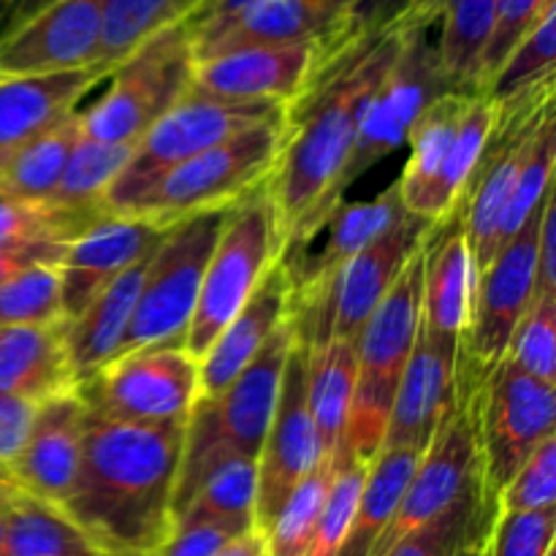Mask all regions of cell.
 Listing matches in <instances>:
<instances>
[{
	"label": "cell",
	"mask_w": 556,
	"mask_h": 556,
	"mask_svg": "<svg viewBox=\"0 0 556 556\" xmlns=\"http://www.w3.org/2000/svg\"><path fill=\"white\" fill-rule=\"evenodd\" d=\"M185 424L112 421L87 407L79 470L60 510L109 556H152L172 535Z\"/></svg>",
	"instance_id": "cell-1"
},
{
	"label": "cell",
	"mask_w": 556,
	"mask_h": 556,
	"mask_svg": "<svg viewBox=\"0 0 556 556\" xmlns=\"http://www.w3.org/2000/svg\"><path fill=\"white\" fill-rule=\"evenodd\" d=\"M405 41V27L348 49L318 81L288 106V139L266 193L280 220L282 250L313 231L331 212V193L356 141L375 90Z\"/></svg>",
	"instance_id": "cell-2"
},
{
	"label": "cell",
	"mask_w": 556,
	"mask_h": 556,
	"mask_svg": "<svg viewBox=\"0 0 556 556\" xmlns=\"http://www.w3.org/2000/svg\"><path fill=\"white\" fill-rule=\"evenodd\" d=\"M291 342L293 324L288 318L231 386L215 396H201L193 405L185 424L182 462L172 503L174 521L217 467L231 459L258 462L280 396Z\"/></svg>",
	"instance_id": "cell-3"
},
{
	"label": "cell",
	"mask_w": 556,
	"mask_h": 556,
	"mask_svg": "<svg viewBox=\"0 0 556 556\" xmlns=\"http://www.w3.org/2000/svg\"><path fill=\"white\" fill-rule=\"evenodd\" d=\"M424 244L356 337V389L342 451L369 465L383 448L391 402L421 329Z\"/></svg>",
	"instance_id": "cell-4"
},
{
	"label": "cell",
	"mask_w": 556,
	"mask_h": 556,
	"mask_svg": "<svg viewBox=\"0 0 556 556\" xmlns=\"http://www.w3.org/2000/svg\"><path fill=\"white\" fill-rule=\"evenodd\" d=\"M286 139L288 112L174 166L119 215L141 217L168 228L185 217L239 204L264 188Z\"/></svg>",
	"instance_id": "cell-5"
},
{
	"label": "cell",
	"mask_w": 556,
	"mask_h": 556,
	"mask_svg": "<svg viewBox=\"0 0 556 556\" xmlns=\"http://www.w3.org/2000/svg\"><path fill=\"white\" fill-rule=\"evenodd\" d=\"M282 233L266 185L231 206L201 280L182 348L199 362L264 277L280 264Z\"/></svg>",
	"instance_id": "cell-6"
},
{
	"label": "cell",
	"mask_w": 556,
	"mask_h": 556,
	"mask_svg": "<svg viewBox=\"0 0 556 556\" xmlns=\"http://www.w3.org/2000/svg\"><path fill=\"white\" fill-rule=\"evenodd\" d=\"M556 386L530 378L503 358L470 396L478 438V494L483 527H492L497 500L527 456L554 434Z\"/></svg>",
	"instance_id": "cell-7"
},
{
	"label": "cell",
	"mask_w": 556,
	"mask_h": 556,
	"mask_svg": "<svg viewBox=\"0 0 556 556\" xmlns=\"http://www.w3.org/2000/svg\"><path fill=\"white\" fill-rule=\"evenodd\" d=\"M228 212L231 206L201 212L166 228L147 261L134 318L119 342L117 356L155 345H182L185 329L199 302L206 264L226 226Z\"/></svg>",
	"instance_id": "cell-8"
},
{
	"label": "cell",
	"mask_w": 556,
	"mask_h": 556,
	"mask_svg": "<svg viewBox=\"0 0 556 556\" xmlns=\"http://www.w3.org/2000/svg\"><path fill=\"white\" fill-rule=\"evenodd\" d=\"M286 112L288 106L275 101H226L188 90L141 136L125 172L106 190L103 204L112 215H119L174 166Z\"/></svg>",
	"instance_id": "cell-9"
},
{
	"label": "cell",
	"mask_w": 556,
	"mask_h": 556,
	"mask_svg": "<svg viewBox=\"0 0 556 556\" xmlns=\"http://www.w3.org/2000/svg\"><path fill=\"white\" fill-rule=\"evenodd\" d=\"M193 65L188 27L174 22L106 76L103 96L79 112L81 136L92 141H139L190 90Z\"/></svg>",
	"instance_id": "cell-10"
},
{
	"label": "cell",
	"mask_w": 556,
	"mask_h": 556,
	"mask_svg": "<svg viewBox=\"0 0 556 556\" xmlns=\"http://www.w3.org/2000/svg\"><path fill=\"white\" fill-rule=\"evenodd\" d=\"M546 199L527 217L514 239L494 255L492 264L478 275L470 324L459 353V405L470 402L483 380L497 369L508 353L516 326L521 324L527 307L535 299L538 233H541Z\"/></svg>",
	"instance_id": "cell-11"
},
{
	"label": "cell",
	"mask_w": 556,
	"mask_h": 556,
	"mask_svg": "<svg viewBox=\"0 0 556 556\" xmlns=\"http://www.w3.org/2000/svg\"><path fill=\"white\" fill-rule=\"evenodd\" d=\"M429 228L432 223L405 212L389 231H383L362 253L353 255L337 271L318 302L291 313V324L299 340L307 348L320 345L331 337L356 340L362 326L367 324L372 309L383 302L407 261L421 250Z\"/></svg>",
	"instance_id": "cell-12"
},
{
	"label": "cell",
	"mask_w": 556,
	"mask_h": 556,
	"mask_svg": "<svg viewBox=\"0 0 556 556\" xmlns=\"http://www.w3.org/2000/svg\"><path fill=\"white\" fill-rule=\"evenodd\" d=\"M429 30L432 27H405V41H402L400 54L391 63L386 79L375 90L362 125H358L356 141H353L345 168L337 177L334 193H331V210L340 201H345V190L356 179H362L375 163H380L405 144L418 114L434 98L451 92L443 74H440L438 47L429 38Z\"/></svg>",
	"instance_id": "cell-13"
},
{
	"label": "cell",
	"mask_w": 556,
	"mask_h": 556,
	"mask_svg": "<svg viewBox=\"0 0 556 556\" xmlns=\"http://www.w3.org/2000/svg\"><path fill=\"white\" fill-rule=\"evenodd\" d=\"M92 413L112 421H188L199 402V362L182 345H155L117 356L76 386Z\"/></svg>",
	"instance_id": "cell-14"
},
{
	"label": "cell",
	"mask_w": 556,
	"mask_h": 556,
	"mask_svg": "<svg viewBox=\"0 0 556 556\" xmlns=\"http://www.w3.org/2000/svg\"><path fill=\"white\" fill-rule=\"evenodd\" d=\"M324 459L307 405V345L293 331L291 351L282 367L280 396L266 432L258 462L255 530L266 532L293 489Z\"/></svg>",
	"instance_id": "cell-15"
},
{
	"label": "cell",
	"mask_w": 556,
	"mask_h": 556,
	"mask_svg": "<svg viewBox=\"0 0 556 556\" xmlns=\"http://www.w3.org/2000/svg\"><path fill=\"white\" fill-rule=\"evenodd\" d=\"M470 492H478V438L472 407L470 402H465L443 418L429 448L418 459L389 527L372 548V556H383L410 532L421 530L454 508Z\"/></svg>",
	"instance_id": "cell-16"
},
{
	"label": "cell",
	"mask_w": 556,
	"mask_h": 556,
	"mask_svg": "<svg viewBox=\"0 0 556 556\" xmlns=\"http://www.w3.org/2000/svg\"><path fill=\"white\" fill-rule=\"evenodd\" d=\"M405 212L394 182L378 199L340 201L313 231L288 244L280 255V266L291 286V313L318 302L337 271L372 239L389 231Z\"/></svg>",
	"instance_id": "cell-17"
},
{
	"label": "cell",
	"mask_w": 556,
	"mask_h": 556,
	"mask_svg": "<svg viewBox=\"0 0 556 556\" xmlns=\"http://www.w3.org/2000/svg\"><path fill=\"white\" fill-rule=\"evenodd\" d=\"M320 65V41L233 49L199 60L190 90L226 101H275L293 106L315 85Z\"/></svg>",
	"instance_id": "cell-18"
},
{
	"label": "cell",
	"mask_w": 556,
	"mask_h": 556,
	"mask_svg": "<svg viewBox=\"0 0 556 556\" xmlns=\"http://www.w3.org/2000/svg\"><path fill=\"white\" fill-rule=\"evenodd\" d=\"M478 269L465 231V210L456 201L424 239L421 331L432 342L459 348L470 324Z\"/></svg>",
	"instance_id": "cell-19"
},
{
	"label": "cell",
	"mask_w": 556,
	"mask_h": 556,
	"mask_svg": "<svg viewBox=\"0 0 556 556\" xmlns=\"http://www.w3.org/2000/svg\"><path fill=\"white\" fill-rule=\"evenodd\" d=\"M103 0H58L0 43V76H41L98 65Z\"/></svg>",
	"instance_id": "cell-20"
},
{
	"label": "cell",
	"mask_w": 556,
	"mask_h": 556,
	"mask_svg": "<svg viewBox=\"0 0 556 556\" xmlns=\"http://www.w3.org/2000/svg\"><path fill=\"white\" fill-rule=\"evenodd\" d=\"M166 228L141 217L106 215L63 248L58 261L63 318L74 320L98 293L157 248Z\"/></svg>",
	"instance_id": "cell-21"
},
{
	"label": "cell",
	"mask_w": 556,
	"mask_h": 556,
	"mask_svg": "<svg viewBox=\"0 0 556 556\" xmlns=\"http://www.w3.org/2000/svg\"><path fill=\"white\" fill-rule=\"evenodd\" d=\"M85 402L79 394H63L36 405L30 432L14 462L0 467L5 481L27 497L63 505L74 489L81 459Z\"/></svg>",
	"instance_id": "cell-22"
},
{
	"label": "cell",
	"mask_w": 556,
	"mask_h": 556,
	"mask_svg": "<svg viewBox=\"0 0 556 556\" xmlns=\"http://www.w3.org/2000/svg\"><path fill=\"white\" fill-rule=\"evenodd\" d=\"M456 407H459V348L432 342L418 329L416 348L391 402L383 448H410L424 454L443 418Z\"/></svg>",
	"instance_id": "cell-23"
},
{
	"label": "cell",
	"mask_w": 556,
	"mask_h": 556,
	"mask_svg": "<svg viewBox=\"0 0 556 556\" xmlns=\"http://www.w3.org/2000/svg\"><path fill=\"white\" fill-rule=\"evenodd\" d=\"M337 11L326 0H258L226 22L190 33L193 60L215 58L248 47H282V43L326 41L337 25Z\"/></svg>",
	"instance_id": "cell-24"
},
{
	"label": "cell",
	"mask_w": 556,
	"mask_h": 556,
	"mask_svg": "<svg viewBox=\"0 0 556 556\" xmlns=\"http://www.w3.org/2000/svg\"><path fill=\"white\" fill-rule=\"evenodd\" d=\"M109 76L103 65L41 76H0V161L76 112Z\"/></svg>",
	"instance_id": "cell-25"
},
{
	"label": "cell",
	"mask_w": 556,
	"mask_h": 556,
	"mask_svg": "<svg viewBox=\"0 0 556 556\" xmlns=\"http://www.w3.org/2000/svg\"><path fill=\"white\" fill-rule=\"evenodd\" d=\"M288 318H291V286L286 269L277 264L264 277L258 291L250 296V302L217 334L210 351L199 358L201 396H215L231 386Z\"/></svg>",
	"instance_id": "cell-26"
},
{
	"label": "cell",
	"mask_w": 556,
	"mask_h": 556,
	"mask_svg": "<svg viewBox=\"0 0 556 556\" xmlns=\"http://www.w3.org/2000/svg\"><path fill=\"white\" fill-rule=\"evenodd\" d=\"M0 391L33 407L74 394L76 375L65 345V320L0 326Z\"/></svg>",
	"instance_id": "cell-27"
},
{
	"label": "cell",
	"mask_w": 556,
	"mask_h": 556,
	"mask_svg": "<svg viewBox=\"0 0 556 556\" xmlns=\"http://www.w3.org/2000/svg\"><path fill=\"white\" fill-rule=\"evenodd\" d=\"M440 27L438 65L451 92L476 96L478 65L494 22V0H413L400 25Z\"/></svg>",
	"instance_id": "cell-28"
},
{
	"label": "cell",
	"mask_w": 556,
	"mask_h": 556,
	"mask_svg": "<svg viewBox=\"0 0 556 556\" xmlns=\"http://www.w3.org/2000/svg\"><path fill=\"white\" fill-rule=\"evenodd\" d=\"M150 255L130 266L128 271H123L74 320H65V345H68L76 386L117 356L119 342H123L130 318H134L136 299H139L141 282H144Z\"/></svg>",
	"instance_id": "cell-29"
},
{
	"label": "cell",
	"mask_w": 556,
	"mask_h": 556,
	"mask_svg": "<svg viewBox=\"0 0 556 556\" xmlns=\"http://www.w3.org/2000/svg\"><path fill=\"white\" fill-rule=\"evenodd\" d=\"M356 389V340H331L307 348V405L320 454L337 456L345 440Z\"/></svg>",
	"instance_id": "cell-30"
},
{
	"label": "cell",
	"mask_w": 556,
	"mask_h": 556,
	"mask_svg": "<svg viewBox=\"0 0 556 556\" xmlns=\"http://www.w3.org/2000/svg\"><path fill=\"white\" fill-rule=\"evenodd\" d=\"M0 556H109L58 505L16 492L0 510Z\"/></svg>",
	"instance_id": "cell-31"
},
{
	"label": "cell",
	"mask_w": 556,
	"mask_h": 556,
	"mask_svg": "<svg viewBox=\"0 0 556 556\" xmlns=\"http://www.w3.org/2000/svg\"><path fill=\"white\" fill-rule=\"evenodd\" d=\"M418 459L421 454L410 448H383L369 462L345 543L337 556H372V548L389 527Z\"/></svg>",
	"instance_id": "cell-32"
},
{
	"label": "cell",
	"mask_w": 556,
	"mask_h": 556,
	"mask_svg": "<svg viewBox=\"0 0 556 556\" xmlns=\"http://www.w3.org/2000/svg\"><path fill=\"white\" fill-rule=\"evenodd\" d=\"M470 92H445V96L434 98L418 119L413 123L410 134H407V144H410V157H407L402 177L396 179L400 188L402 206L413 212L438 177V168L443 163L445 152H448L451 141H454L456 128H459L462 117L470 103Z\"/></svg>",
	"instance_id": "cell-33"
},
{
	"label": "cell",
	"mask_w": 556,
	"mask_h": 556,
	"mask_svg": "<svg viewBox=\"0 0 556 556\" xmlns=\"http://www.w3.org/2000/svg\"><path fill=\"white\" fill-rule=\"evenodd\" d=\"M81 139L79 112L22 144L0 161V193L27 201H49L60 185L71 150Z\"/></svg>",
	"instance_id": "cell-34"
},
{
	"label": "cell",
	"mask_w": 556,
	"mask_h": 556,
	"mask_svg": "<svg viewBox=\"0 0 556 556\" xmlns=\"http://www.w3.org/2000/svg\"><path fill=\"white\" fill-rule=\"evenodd\" d=\"M497 119V106L489 101L486 96H472L467 103V112L462 117L459 128H456L454 141H451L448 152H445L443 163L438 168V177L421 195L416 210L410 215L424 217L429 223H438L451 206L459 201L462 190H465L467 179H470L472 168L478 166L483 147H486L489 134Z\"/></svg>",
	"instance_id": "cell-35"
},
{
	"label": "cell",
	"mask_w": 556,
	"mask_h": 556,
	"mask_svg": "<svg viewBox=\"0 0 556 556\" xmlns=\"http://www.w3.org/2000/svg\"><path fill=\"white\" fill-rule=\"evenodd\" d=\"M112 215L106 206H63L0 193V250L20 244H68Z\"/></svg>",
	"instance_id": "cell-36"
},
{
	"label": "cell",
	"mask_w": 556,
	"mask_h": 556,
	"mask_svg": "<svg viewBox=\"0 0 556 556\" xmlns=\"http://www.w3.org/2000/svg\"><path fill=\"white\" fill-rule=\"evenodd\" d=\"M195 3L199 0H103L98 65L112 74L141 43L182 22Z\"/></svg>",
	"instance_id": "cell-37"
},
{
	"label": "cell",
	"mask_w": 556,
	"mask_h": 556,
	"mask_svg": "<svg viewBox=\"0 0 556 556\" xmlns=\"http://www.w3.org/2000/svg\"><path fill=\"white\" fill-rule=\"evenodd\" d=\"M255 492H258V467L253 459H231L217 467L177 525H231L239 530H255Z\"/></svg>",
	"instance_id": "cell-38"
},
{
	"label": "cell",
	"mask_w": 556,
	"mask_h": 556,
	"mask_svg": "<svg viewBox=\"0 0 556 556\" xmlns=\"http://www.w3.org/2000/svg\"><path fill=\"white\" fill-rule=\"evenodd\" d=\"M136 144L139 141H92L81 136L49 201L63 206H106V190L125 172Z\"/></svg>",
	"instance_id": "cell-39"
},
{
	"label": "cell",
	"mask_w": 556,
	"mask_h": 556,
	"mask_svg": "<svg viewBox=\"0 0 556 556\" xmlns=\"http://www.w3.org/2000/svg\"><path fill=\"white\" fill-rule=\"evenodd\" d=\"M337 470V456H324L313 472L299 483L264 532L266 556H304L313 541L315 525L324 510L331 478Z\"/></svg>",
	"instance_id": "cell-40"
},
{
	"label": "cell",
	"mask_w": 556,
	"mask_h": 556,
	"mask_svg": "<svg viewBox=\"0 0 556 556\" xmlns=\"http://www.w3.org/2000/svg\"><path fill=\"white\" fill-rule=\"evenodd\" d=\"M554 157H556V125L554 112L541 123V128L532 136L527 155L521 161L519 177H516L514 193H510L508 206L500 217L497 237H494V255L514 239L527 223V217L538 210L543 199L554 190ZM494 261V258H492Z\"/></svg>",
	"instance_id": "cell-41"
},
{
	"label": "cell",
	"mask_w": 556,
	"mask_h": 556,
	"mask_svg": "<svg viewBox=\"0 0 556 556\" xmlns=\"http://www.w3.org/2000/svg\"><path fill=\"white\" fill-rule=\"evenodd\" d=\"M554 63H556V5H552V9L538 20V25L532 27L519 43H516V49L505 58V63L500 65V71L492 76V81H489L486 90H483L481 96H486L489 101L494 103L508 101V98L516 96V92L527 90V87L554 76Z\"/></svg>",
	"instance_id": "cell-42"
},
{
	"label": "cell",
	"mask_w": 556,
	"mask_h": 556,
	"mask_svg": "<svg viewBox=\"0 0 556 556\" xmlns=\"http://www.w3.org/2000/svg\"><path fill=\"white\" fill-rule=\"evenodd\" d=\"M63 318L58 264H36L0 286V326H47Z\"/></svg>",
	"instance_id": "cell-43"
},
{
	"label": "cell",
	"mask_w": 556,
	"mask_h": 556,
	"mask_svg": "<svg viewBox=\"0 0 556 556\" xmlns=\"http://www.w3.org/2000/svg\"><path fill=\"white\" fill-rule=\"evenodd\" d=\"M483 538H486V527L481 519V497L478 492H470L454 508H448L421 530L410 532L383 556H456L467 543L481 546Z\"/></svg>",
	"instance_id": "cell-44"
},
{
	"label": "cell",
	"mask_w": 556,
	"mask_h": 556,
	"mask_svg": "<svg viewBox=\"0 0 556 556\" xmlns=\"http://www.w3.org/2000/svg\"><path fill=\"white\" fill-rule=\"evenodd\" d=\"M364 476H367V465H362V462H356L351 454H345V451L340 448V454H337L334 478H331L324 510H320L313 541H309V548L304 556L340 554L348 535V527H351L353 510H356L358 494H362Z\"/></svg>",
	"instance_id": "cell-45"
},
{
	"label": "cell",
	"mask_w": 556,
	"mask_h": 556,
	"mask_svg": "<svg viewBox=\"0 0 556 556\" xmlns=\"http://www.w3.org/2000/svg\"><path fill=\"white\" fill-rule=\"evenodd\" d=\"M505 358L530 378L556 386V296L535 293Z\"/></svg>",
	"instance_id": "cell-46"
},
{
	"label": "cell",
	"mask_w": 556,
	"mask_h": 556,
	"mask_svg": "<svg viewBox=\"0 0 556 556\" xmlns=\"http://www.w3.org/2000/svg\"><path fill=\"white\" fill-rule=\"evenodd\" d=\"M410 5L413 0H348L342 5L334 33H331V38L324 47V65H320V71L334 63L337 58H342L348 49L372 41V38L400 27Z\"/></svg>",
	"instance_id": "cell-47"
},
{
	"label": "cell",
	"mask_w": 556,
	"mask_h": 556,
	"mask_svg": "<svg viewBox=\"0 0 556 556\" xmlns=\"http://www.w3.org/2000/svg\"><path fill=\"white\" fill-rule=\"evenodd\" d=\"M552 5H556V0H494V22L486 49H483L481 65H478L476 96L486 90V85L497 74L500 65L505 63V58L514 52L516 43L538 25V20Z\"/></svg>",
	"instance_id": "cell-48"
},
{
	"label": "cell",
	"mask_w": 556,
	"mask_h": 556,
	"mask_svg": "<svg viewBox=\"0 0 556 556\" xmlns=\"http://www.w3.org/2000/svg\"><path fill=\"white\" fill-rule=\"evenodd\" d=\"M556 538L554 508L497 514L481 543V556H548Z\"/></svg>",
	"instance_id": "cell-49"
},
{
	"label": "cell",
	"mask_w": 556,
	"mask_h": 556,
	"mask_svg": "<svg viewBox=\"0 0 556 556\" xmlns=\"http://www.w3.org/2000/svg\"><path fill=\"white\" fill-rule=\"evenodd\" d=\"M556 505V434L543 440L516 470L497 500V514L554 508Z\"/></svg>",
	"instance_id": "cell-50"
},
{
	"label": "cell",
	"mask_w": 556,
	"mask_h": 556,
	"mask_svg": "<svg viewBox=\"0 0 556 556\" xmlns=\"http://www.w3.org/2000/svg\"><path fill=\"white\" fill-rule=\"evenodd\" d=\"M244 532L231 525H177L152 556H215Z\"/></svg>",
	"instance_id": "cell-51"
},
{
	"label": "cell",
	"mask_w": 556,
	"mask_h": 556,
	"mask_svg": "<svg viewBox=\"0 0 556 556\" xmlns=\"http://www.w3.org/2000/svg\"><path fill=\"white\" fill-rule=\"evenodd\" d=\"M33 413H36V407L0 391V467L14 462V456L25 445Z\"/></svg>",
	"instance_id": "cell-52"
},
{
	"label": "cell",
	"mask_w": 556,
	"mask_h": 556,
	"mask_svg": "<svg viewBox=\"0 0 556 556\" xmlns=\"http://www.w3.org/2000/svg\"><path fill=\"white\" fill-rule=\"evenodd\" d=\"M535 293L556 296V210L554 193L546 199L538 233V261H535Z\"/></svg>",
	"instance_id": "cell-53"
},
{
	"label": "cell",
	"mask_w": 556,
	"mask_h": 556,
	"mask_svg": "<svg viewBox=\"0 0 556 556\" xmlns=\"http://www.w3.org/2000/svg\"><path fill=\"white\" fill-rule=\"evenodd\" d=\"M65 244H49V242H36V244H20V248H3L0 250V286L5 280H11L14 275H20L22 269L36 264H58L60 255H63Z\"/></svg>",
	"instance_id": "cell-54"
},
{
	"label": "cell",
	"mask_w": 556,
	"mask_h": 556,
	"mask_svg": "<svg viewBox=\"0 0 556 556\" xmlns=\"http://www.w3.org/2000/svg\"><path fill=\"white\" fill-rule=\"evenodd\" d=\"M253 3H258V0H199V3L182 16V25L188 27V33L206 30V27L220 25L228 16L239 14V11L248 9V5Z\"/></svg>",
	"instance_id": "cell-55"
},
{
	"label": "cell",
	"mask_w": 556,
	"mask_h": 556,
	"mask_svg": "<svg viewBox=\"0 0 556 556\" xmlns=\"http://www.w3.org/2000/svg\"><path fill=\"white\" fill-rule=\"evenodd\" d=\"M58 0H0V43Z\"/></svg>",
	"instance_id": "cell-56"
},
{
	"label": "cell",
	"mask_w": 556,
	"mask_h": 556,
	"mask_svg": "<svg viewBox=\"0 0 556 556\" xmlns=\"http://www.w3.org/2000/svg\"><path fill=\"white\" fill-rule=\"evenodd\" d=\"M215 556H266L264 532H258V530L244 532V535H239L237 541L228 543V546Z\"/></svg>",
	"instance_id": "cell-57"
},
{
	"label": "cell",
	"mask_w": 556,
	"mask_h": 556,
	"mask_svg": "<svg viewBox=\"0 0 556 556\" xmlns=\"http://www.w3.org/2000/svg\"><path fill=\"white\" fill-rule=\"evenodd\" d=\"M14 494H16V489L11 486V483L5 481V476H3V472H0V510H3L5 505H9V500L14 497Z\"/></svg>",
	"instance_id": "cell-58"
},
{
	"label": "cell",
	"mask_w": 556,
	"mask_h": 556,
	"mask_svg": "<svg viewBox=\"0 0 556 556\" xmlns=\"http://www.w3.org/2000/svg\"><path fill=\"white\" fill-rule=\"evenodd\" d=\"M456 556H481V546L478 543H467V546H462Z\"/></svg>",
	"instance_id": "cell-59"
},
{
	"label": "cell",
	"mask_w": 556,
	"mask_h": 556,
	"mask_svg": "<svg viewBox=\"0 0 556 556\" xmlns=\"http://www.w3.org/2000/svg\"><path fill=\"white\" fill-rule=\"evenodd\" d=\"M326 3H329V5H331V9H334V11H337V14H340V11H342V5H345V3H348V0H326ZM337 20H340V16H337Z\"/></svg>",
	"instance_id": "cell-60"
},
{
	"label": "cell",
	"mask_w": 556,
	"mask_h": 556,
	"mask_svg": "<svg viewBox=\"0 0 556 556\" xmlns=\"http://www.w3.org/2000/svg\"><path fill=\"white\" fill-rule=\"evenodd\" d=\"M0 530H3V521H0Z\"/></svg>",
	"instance_id": "cell-61"
},
{
	"label": "cell",
	"mask_w": 556,
	"mask_h": 556,
	"mask_svg": "<svg viewBox=\"0 0 556 556\" xmlns=\"http://www.w3.org/2000/svg\"><path fill=\"white\" fill-rule=\"evenodd\" d=\"M548 556H556V554H554V552H552V554H548Z\"/></svg>",
	"instance_id": "cell-62"
}]
</instances>
